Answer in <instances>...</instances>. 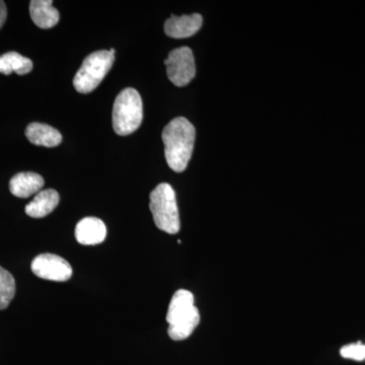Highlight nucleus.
I'll list each match as a JSON object with an SVG mask.
<instances>
[{
    "label": "nucleus",
    "instance_id": "obj_1",
    "mask_svg": "<svg viewBox=\"0 0 365 365\" xmlns=\"http://www.w3.org/2000/svg\"><path fill=\"white\" fill-rule=\"evenodd\" d=\"M195 128L184 117L175 118L163 129L162 138L168 165L177 173L188 167L195 143Z\"/></svg>",
    "mask_w": 365,
    "mask_h": 365
},
{
    "label": "nucleus",
    "instance_id": "obj_2",
    "mask_svg": "<svg viewBox=\"0 0 365 365\" xmlns=\"http://www.w3.org/2000/svg\"><path fill=\"white\" fill-rule=\"evenodd\" d=\"M168 333L175 341L187 339L200 323V314L195 307V299L188 290H178L168 309Z\"/></svg>",
    "mask_w": 365,
    "mask_h": 365
},
{
    "label": "nucleus",
    "instance_id": "obj_3",
    "mask_svg": "<svg viewBox=\"0 0 365 365\" xmlns=\"http://www.w3.org/2000/svg\"><path fill=\"white\" fill-rule=\"evenodd\" d=\"M143 119V100L134 88H125L113 107V128L118 135H129L140 127Z\"/></svg>",
    "mask_w": 365,
    "mask_h": 365
},
{
    "label": "nucleus",
    "instance_id": "obj_4",
    "mask_svg": "<svg viewBox=\"0 0 365 365\" xmlns=\"http://www.w3.org/2000/svg\"><path fill=\"white\" fill-rule=\"evenodd\" d=\"M150 208L155 225L167 234L180 230L179 209L176 193L170 185L162 182L150 193Z\"/></svg>",
    "mask_w": 365,
    "mask_h": 365
},
{
    "label": "nucleus",
    "instance_id": "obj_5",
    "mask_svg": "<svg viewBox=\"0 0 365 365\" xmlns=\"http://www.w3.org/2000/svg\"><path fill=\"white\" fill-rule=\"evenodd\" d=\"M115 50H101L91 53L83 61L73 79L76 90L81 93L95 91L110 71L115 59Z\"/></svg>",
    "mask_w": 365,
    "mask_h": 365
},
{
    "label": "nucleus",
    "instance_id": "obj_6",
    "mask_svg": "<svg viewBox=\"0 0 365 365\" xmlns=\"http://www.w3.org/2000/svg\"><path fill=\"white\" fill-rule=\"evenodd\" d=\"M165 64L168 78L175 86H187L195 78V59L193 52L188 47L173 50L165 60Z\"/></svg>",
    "mask_w": 365,
    "mask_h": 365
},
{
    "label": "nucleus",
    "instance_id": "obj_7",
    "mask_svg": "<svg viewBox=\"0 0 365 365\" xmlns=\"http://www.w3.org/2000/svg\"><path fill=\"white\" fill-rule=\"evenodd\" d=\"M33 273L42 279L63 282L71 279L72 268L68 262L54 254H41L31 265Z\"/></svg>",
    "mask_w": 365,
    "mask_h": 365
},
{
    "label": "nucleus",
    "instance_id": "obj_8",
    "mask_svg": "<svg viewBox=\"0 0 365 365\" xmlns=\"http://www.w3.org/2000/svg\"><path fill=\"white\" fill-rule=\"evenodd\" d=\"M202 24V16L199 14L181 16H172L165 21V32L170 38L184 39L195 35L200 30Z\"/></svg>",
    "mask_w": 365,
    "mask_h": 365
},
{
    "label": "nucleus",
    "instance_id": "obj_9",
    "mask_svg": "<svg viewBox=\"0 0 365 365\" xmlns=\"http://www.w3.org/2000/svg\"><path fill=\"white\" fill-rule=\"evenodd\" d=\"M107 227L97 217H86L78 223L76 228V241L85 246H95L105 241Z\"/></svg>",
    "mask_w": 365,
    "mask_h": 365
},
{
    "label": "nucleus",
    "instance_id": "obj_10",
    "mask_svg": "<svg viewBox=\"0 0 365 365\" xmlns=\"http://www.w3.org/2000/svg\"><path fill=\"white\" fill-rule=\"evenodd\" d=\"M44 186V179L36 173H20L11 178L9 190L11 194L19 198H29L38 194Z\"/></svg>",
    "mask_w": 365,
    "mask_h": 365
},
{
    "label": "nucleus",
    "instance_id": "obj_11",
    "mask_svg": "<svg viewBox=\"0 0 365 365\" xmlns=\"http://www.w3.org/2000/svg\"><path fill=\"white\" fill-rule=\"evenodd\" d=\"M59 200L58 192L53 189L43 190L26 206V213L34 218L45 217L57 207Z\"/></svg>",
    "mask_w": 365,
    "mask_h": 365
},
{
    "label": "nucleus",
    "instance_id": "obj_12",
    "mask_svg": "<svg viewBox=\"0 0 365 365\" xmlns=\"http://www.w3.org/2000/svg\"><path fill=\"white\" fill-rule=\"evenodd\" d=\"M26 136L35 145L55 148L62 143L61 133L47 124L31 123L26 127Z\"/></svg>",
    "mask_w": 365,
    "mask_h": 365
},
{
    "label": "nucleus",
    "instance_id": "obj_13",
    "mask_svg": "<svg viewBox=\"0 0 365 365\" xmlns=\"http://www.w3.org/2000/svg\"><path fill=\"white\" fill-rule=\"evenodd\" d=\"M51 0H33L30 4V14L36 26L41 29H51L58 24L59 13L52 6Z\"/></svg>",
    "mask_w": 365,
    "mask_h": 365
},
{
    "label": "nucleus",
    "instance_id": "obj_14",
    "mask_svg": "<svg viewBox=\"0 0 365 365\" xmlns=\"http://www.w3.org/2000/svg\"><path fill=\"white\" fill-rule=\"evenodd\" d=\"M33 69L32 60L18 52H7L0 56V73L9 74L16 72L19 76L30 73Z\"/></svg>",
    "mask_w": 365,
    "mask_h": 365
},
{
    "label": "nucleus",
    "instance_id": "obj_15",
    "mask_svg": "<svg viewBox=\"0 0 365 365\" xmlns=\"http://www.w3.org/2000/svg\"><path fill=\"white\" fill-rule=\"evenodd\" d=\"M16 294V281L9 271L0 266V309H6Z\"/></svg>",
    "mask_w": 365,
    "mask_h": 365
},
{
    "label": "nucleus",
    "instance_id": "obj_16",
    "mask_svg": "<svg viewBox=\"0 0 365 365\" xmlns=\"http://www.w3.org/2000/svg\"><path fill=\"white\" fill-rule=\"evenodd\" d=\"M340 354L344 359L362 361V360H365V345L361 342L346 345L341 348Z\"/></svg>",
    "mask_w": 365,
    "mask_h": 365
},
{
    "label": "nucleus",
    "instance_id": "obj_17",
    "mask_svg": "<svg viewBox=\"0 0 365 365\" xmlns=\"http://www.w3.org/2000/svg\"><path fill=\"white\" fill-rule=\"evenodd\" d=\"M7 16V9L6 4L4 1L0 0V29L2 28V26L6 23Z\"/></svg>",
    "mask_w": 365,
    "mask_h": 365
}]
</instances>
